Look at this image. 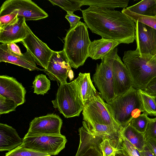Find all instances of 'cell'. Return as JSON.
Here are the masks:
<instances>
[{
  "label": "cell",
  "mask_w": 156,
  "mask_h": 156,
  "mask_svg": "<svg viewBox=\"0 0 156 156\" xmlns=\"http://www.w3.org/2000/svg\"><path fill=\"white\" fill-rule=\"evenodd\" d=\"M81 11L87 27L102 38L126 44L135 40L136 23L122 12L90 6Z\"/></svg>",
  "instance_id": "obj_1"
},
{
  "label": "cell",
  "mask_w": 156,
  "mask_h": 156,
  "mask_svg": "<svg viewBox=\"0 0 156 156\" xmlns=\"http://www.w3.org/2000/svg\"><path fill=\"white\" fill-rule=\"evenodd\" d=\"M122 60L133 87L145 91L148 84L156 77V60L153 56L141 55L136 50L125 51Z\"/></svg>",
  "instance_id": "obj_2"
},
{
  "label": "cell",
  "mask_w": 156,
  "mask_h": 156,
  "mask_svg": "<svg viewBox=\"0 0 156 156\" xmlns=\"http://www.w3.org/2000/svg\"><path fill=\"white\" fill-rule=\"evenodd\" d=\"M85 23L80 21L75 27L69 29L64 38L63 50L71 67L77 69L84 64L89 57L88 49L91 43Z\"/></svg>",
  "instance_id": "obj_3"
},
{
  "label": "cell",
  "mask_w": 156,
  "mask_h": 156,
  "mask_svg": "<svg viewBox=\"0 0 156 156\" xmlns=\"http://www.w3.org/2000/svg\"><path fill=\"white\" fill-rule=\"evenodd\" d=\"M106 104L114 120L122 130L133 118L144 112L138 91L133 87Z\"/></svg>",
  "instance_id": "obj_4"
},
{
  "label": "cell",
  "mask_w": 156,
  "mask_h": 156,
  "mask_svg": "<svg viewBox=\"0 0 156 156\" xmlns=\"http://www.w3.org/2000/svg\"><path fill=\"white\" fill-rule=\"evenodd\" d=\"M51 102L53 107L67 118L79 116L84 107L80 89L74 80L60 84L55 99Z\"/></svg>",
  "instance_id": "obj_5"
},
{
  "label": "cell",
  "mask_w": 156,
  "mask_h": 156,
  "mask_svg": "<svg viewBox=\"0 0 156 156\" xmlns=\"http://www.w3.org/2000/svg\"><path fill=\"white\" fill-rule=\"evenodd\" d=\"M116 47L102 58L101 62L97 64L95 72L93 76V81L99 91L103 99L109 103L116 97L115 93L112 65L117 55Z\"/></svg>",
  "instance_id": "obj_6"
},
{
  "label": "cell",
  "mask_w": 156,
  "mask_h": 156,
  "mask_svg": "<svg viewBox=\"0 0 156 156\" xmlns=\"http://www.w3.org/2000/svg\"><path fill=\"white\" fill-rule=\"evenodd\" d=\"M12 12L18 14L26 21L37 20L47 18L48 14L30 0H7L2 5L0 16Z\"/></svg>",
  "instance_id": "obj_7"
},
{
  "label": "cell",
  "mask_w": 156,
  "mask_h": 156,
  "mask_svg": "<svg viewBox=\"0 0 156 156\" xmlns=\"http://www.w3.org/2000/svg\"><path fill=\"white\" fill-rule=\"evenodd\" d=\"M23 139L21 145L23 147L51 155H58L65 148L67 142L63 135L24 137Z\"/></svg>",
  "instance_id": "obj_8"
},
{
  "label": "cell",
  "mask_w": 156,
  "mask_h": 156,
  "mask_svg": "<svg viewBox=\"0 0 156 156\" xmlns=\"http://www.w3.org/2000/svg\"><path fill=\"white\" fill-rule=\"evenodd\" d=\"M82 114L84 121L112 125L122 131L114 120L99 93L85 105Z\"/></svg>",
  "instance_id": "obj_9"
},
{
  "label": "cell",
  "mask_w": 156,
  "mask_h": 156,
  "mask_svg": "<svg viewBox=\"0 0 156 156\" xmlns=\"http://www.w3.org/2000/svg\"><path fill=\"white\" fill-rule=\"evenodd\" d=\"M62 124L60 117L54 113L35 117L30 122L28 132L24 137L62 136Z\"/></svg>",
  "instance_id": "obj_10"
},
{
  "label": "cell",
  "mask_w": 156,
  "mask_h": 156,
  "mask_svg": "<svg viewBox=\"0 0 156 156\" xmlns=\"http://www.w3.org/2000/svg\"><path fill=\"white\" fill-rule=\"evenodd\" d=\"M43 70L51 80L56 81L60 84L66 83L68 77L70 80L74 77L73 72L63 50L54 51L47 69Z\"/></svg>",
  "instance_id": "obj_11"
},
{
  "label": "cell",
  "mask_w": 156,
  "mask_h": 156,
  "mask_svg": "<svg viewBox=\"0 0 156 156\" xmlns=\"http://www.w3.org/2000/svg\"><path fill=\"white\" fill-rule=\"evenodd\" d=\"M27 34L21 41L30 54L36 63L46 69L53 51L39 39L27 25Z\"/></svg>",
  "instance_id": "obj_12"
},
{
  "label": "cell",
  "mask_w": 156,
  "mask_h": 156,
  "mask_svg": "<svg viewBox=\"0 0 156 156\" xmlns=\"http://www.w3.org/2000/svg\"><path fill=\"white\" fill-rule=\"evenodd\" d=\"M136 23V50L142 56L156 55V30L143 23Z\"/></svg>",
  "instance_id": "obj_13"
},
{
  "label": "cell",
  "mask_w": 156,
  "mask_h": 156,
  "mask_svg": "<svg viewBox=\"0 0 156 156\" xmlns=\"http://www.w3.org/2000/svg\"><path fill=\"white\" fill-rule=\"evenodd\" d=\"M112 71L116 97L121 96L131 89L133 85L128 70L118 54L112 63Z\"/></svg>",
  "instance_id": "obj_14"
},
{
  "label": "cell",
  "mask_w": 156,
  "mask_h": 156,
  "mask_svg": "<svg viewBox=\"0 0 156 156\" xmlns=\"http://www.w3.org/2000/svg\"><path fill=\"white\" fill-rule=\"evenodd\" d=\"M26 91L20 83L12 77L0 76V95L14 101L19 106L25 102Z\"/></svg>",
  "instance_id": "obj_15"
},
{
  "label": "cell",
  "mask_w": 156,
  "mask_h": 156,
  "mask_svg": "<svg viewBox=\"0 0 156 156\" xmlns=\"http://www.w3.org/2000/svg\"><path fill=\"white\" fill-rule=\"evenodd\" d=\"M78 131L80 144L75 156H103L100 146L102 139L90 133L83 126Z\"/></svg>",
  "instance_id": "obj_16"
},
{
  "label": "cell",
  "mask_w": 156,
  "mask_h": 156,
  "mask_svg": "<svg viewBox=\"0 0 156 156\" xmlns=\"http://www.w3.org/2000/svg\"><path fill=\"white\" fill-rule=\"evenodd\" d=\"M25 18L18 17L9 24L0 29V42L2 43L22 41L27 34Z\"/></svg>",
  "instance_id": "obj_17"
},
{
  "label": "cell",
  "mask_w": 156,
  "mask_h": 156,
  "mask_svg": "<svg viewBox=\"0 0 156 156\" xmlns=\"http://www.w3.org/2000/svg\"><path fill=\"white\" fill-rule=\"evenodd\" d=\"M2 62L14 64L30 71L40 70L28 51L22 55L15 54L10 50L8 43H2L0 44V62Z\"/></svg>",
  "instance_id": "obj_18"
},
{
  "label": "cell",
  "mask_w": 156,
  "mask_h": 156,
  "mask_svg": "<svg viewBox=\"0 0 156 156\" xmlns=\"http://www.w3.org/2000/svg\"><path fill=\"white\" fill-rule=\"evenodd\" d=\"M82 123L83 126L87 131L102 139L108 138L115 141L122 140V130L113 126L102 125L93 122L84 120Z\"/></svg>",
  "instance_id": "obj_19"
},
{
  "label": "cell",
  "mask_w": 156,
  "mask_h": 156,
  "mask_svg": "<svg viewBox=\"0 0 156 156\" xmlns=\"http://www.w3.org/2000/svg\"><path fill=\"white\" fill-rule=\"evenodd\" d=\"M23 140L12 127L0 123V151H9L14 149L23 144Z\"/></svg>",
  "instance_id": "obj_20"
},
{
  "label": "cell",
  "mask_w": 156,
  "mask_h": 156,
  "mask_svg": "<svg viewBox=\"0 0 156 156\" xmlns=\"http://www.w3.org/2000/svg\"><path fill=\"white\" fill-rule=\"evenodd\" d=\"M120 43L117 41L101 38L91 42L88 49L89 57L93 59H101L115 49Z\"/></svg>",
  "instance_id": "obj_21"
},
{
  "label": "cell",
  "mask_w": 156,
  "mask_h": 156,
  "mask_svg": "<svg viewBox=\"0 0 156 156\" xmlns=\"http://www.w3.org/2000/svg\"><path fill=\"white\" fill-rule=\"evenodd\" d=\"M74 80L79 88L84 105L98 93L93 84L90 73H80Z\"/></svg>",
  "instance_id": "obj_22"
},
{
  "label": "cell",
  "mask_w": 156,
  "mask_h": 156,
  "mask_svg": "<svg viewBox=\"0 0 156 156\" xmlns=\"http://www.w3.org/2000/svg\"><path fill=\"white\" fill-rule=\"evenodd\" d=\"M122 135L139 151L143 150L146 144L145 133L139 132L129 124L122 130Z\"/></svg>",
  "instance_id": "obj_23"
},
{
  "label": "cell",
  "mask_w": 156,
  "mask_h": 156,
  "mask_svg": "<svg viewBox=\"0 0 156 156\" xmlns=\"http://www.w3.org/2000/svg\"><path fill=\"white\" fill-rule=\"evenodd\" d=\"M126 9L132 12L146 16H156V4L155 0H143Z\"/></svg>",
  "instance_id": "obj_24"
},
{
  "label": "cell",
  "mask_w": 156,
  "mask_h": 156,
  "mask_svg": "<svg viewBox=\"0 0 156 156\" xmlns=\"http://www.w3.org/2000/svg\"><path fill=\"white\" fill-rule=\"evenodd\" d=\"M82 5L105 8L110 10H114L116 8H122L123 9L126 7L129 0H81Z\"/></svg>",
  "instance_id": "obj_25"
},
{
  "label": "cell",
  "mask_w": 156,
  "mask_h": 156,
  "mask_svg": "<svg viewBox=\"0 0 156 156\" xmlns=\"http://www.w3.org/2000/svg\"><path fill=\"white\" fill-rule=\"evenodd\" d=\"M138 91L144 113L156 116V103L154 97L144 90H139Z\"/></svg>",
  "instance_id": "obj_26"
},
{
  "label": "cell",
  "mask_w": 156,
  "mask_h": 156,
  "mask_svg": "<svg viewBox=\"0 0 156 156\" xmlns=\"http://www.w3.org/2000/svg\"><path fill=\"white\" fill-rule=\"evenodd\" d=\"M33 84L34 93L44 95L50 90L51 83L45 75L40 74L35 76Z\"/></svg>",
  "instance_id": "obj_27"
},
{
  "label": "cell",
  "mask_w": 156,
  "mask_h": 156,
  "mask_svg": "<svg viewBox=\"0 0 156 156\" xmlns=\"http://www.w3.org/2000/svg\"><path fill=\"white\" fill-rule=\"evenodd\" d=\"M122 140H114L108 138L102 139L100 146L103 156H109L115 153L122 147Z\"/></svg>",
  "instance_id": "obj_28"
},
{
  "label": "cell",
  "mask_w": 156,
  "mask_h": 156,
  "mask_svg": "<svg viewBox=\"0 0 156 156\" xmlns=\"http://www.w3.org/2000/svg\"><path fill=\"white\" fill-rule=\"evenodd\" d=\"M121 12L135 22L138 21L156 30V16H149L140 15L131 12L126 8L123 9Z\"/></svg>",
  "instance_id": "obj_29"
},
{
  "label": "cell",
  "mask_w": 156,
  "mask_h": 156,
  "mask_svg": "<svg viewBox=\"0 0 156 156\" xmlns=\"http://www.w3.org/2000/svg\"><path fill=\"white\" fill-rule=\"evenodd\" d=\"M48 1L53 5H56L60 7L67 12H73L76 10H82L80 8L82 5L81 0H48Z\"/></svg>",
  "instance_id": "obj_30"
},
{
  "label": "cell",
  "mask_w": 156,
  "mask_h": 156,
  "mask_svg": "<svg viewBox=\"0 0 156 156\" xmlns=\"http://www.w3.org/2000/svg\"><path fill=\"white\" fill-rule=\"evenodd\" d=\"M148 115L143 113L138 117L133 118L129 124L139 132L145 134L150 119Z\"/></svg>",
  "instance_id": "obj_31"
},
{
  "label": "cell",
  "mask_w": 156,
  "mask_h": 156,
  "mask_svg": "<svg viewBox=\"0 0 156 156\" xmlns=\"http://www.w3.org/2000/svg\"><path fill=\"white\" fill-rule=\"evenodd\" d=\"M5 156H51V155L26 148L21 145L8 151Z\"/></svg>",
  "instance_id": "obj_32"
},
{
  "label": "cell",
  "mask_w": 156,
  "mask_h": 156,
  "mask_svg": "<svg viewBox=\"0 0 156 156\" xmlns=\"http://www.w3.org/2000/svg\"><path fill=\"white\" fill-rule=\"evenodd\" d=\"M18 105L13 100L0 95V114L15 111Z\"/></svg>",
  "instance_id": "obj_33"
},
{
  "label": "cell",
  "mask_w": 156,
  "mask_h": 156,
  "mask_svg": "<svg viewBox=\"0 0 156 156\" xmlns=\"http://www.w3.org/2000/svg\"><path fill=\"white\" fill-rule=\"evenodd\" d=\"M122 146V148L126 151L128 156H140L139 151L123 136Z\"/></svg>",
  "instance_id": "obj_34"
},
{
  "label": "cell",
  "mask_w": 156,
  "mask_h": 156,
  "mask_svg": "<svg viewBox=\"0 0 156 156\" xmlns=\"http://www.w3.org/2000/svg\"><path fill=\"white\" fill-rule=\"evenodd\" d=\"M18 17V14L14 12L0 16V29L9 24Z\"/></svg>",
  "instance_id": "obj_35"
},
{
  "label": "cell",
  "mask_w": 156,
  "mask_h": 156,
  "mask_svg": "<svg viewBox=\"0 0 156 156\" xmlns=\"http://www.w3.org/2000/svg\"><path fill=\"white\" fill-rule=\"evenodd\" d=\"M145 135L146 137H151L156 139V117L150 118Z\"/></svg>",
  "instance_id": "obj_36"
},
{
  "label": "cell",
  "mask_w": 156,
  "mask_h": 156,
  "mask_svg": "<svg viewBox=\"0 0 156 156\" xmlns=\"http://www.w3.org/2000/svg\"><path fill=\"white\" fill-rule=\"evenodd\" d=\"M65 18L69 21L70 24L69 29L76 27L79 23L81 17L78 16L73 14V12H68L65 16Z\"/></svg>",
  "instance_id": "obj_37"
},
{
  "label": "cell",
  "mask_w": 156,
  "mask_h": 156,
  "mask_svg": "<svg viewBox=\"0 0 156 156\" xmlns=\"http://www.w3.org/2000/svg\"><path fill=\"white\" fill-rule=\"evenodd\" d=\"M144 91L150 95L156 97V77L148 84Z\"/></svg>",
  "instance_id": "obj_38"
},
{
  "label": "cell",
  "mask_w": 156,
  "mask_h": 156,
  "mask_svg": "<svg viewBox=\"0 0 156 156\" xmlns=\"http://www.w3.org/2000/svg\"><path fill=\"white\" fill-rule=\"evenodd\" d=\"M146 144L156 156V139L151 137H146Z\"/></svg>",
  "instance_id": "obj_39"
},
{
  "label": "cell",
  "mask_w": 156,
  "mask_h": 156,
  "mask_svg": "<svg viewBox=\"0 0 156 156\" xmlns=\"http://www.w3.org/2000/svg\"><path fill=\"white\" fill-rule=\"evenodd\" d=\"M140 156H155L154 153L146 144L143 149L141 151H139Z\"/></svg>",
  "instance_id": "obj_40"
},
{
  "label": "cell",
  "mask_w": 156,
  "mask_h": 156,
  "mask_svg": "<svg viewBox=\"0 0 156 156\" xmlns=\"http://www.w3.org/2000/svg\"><path fill=\"white\" fill-rule=\"evenodd\" d=\"M9 44V46L10 50L13 53L19 55H22L23 54L21 51L20 48L15 43Z\"/></svg>",
  "instance_id": "obj_41"
},
{
  "label": "cell",
  "mask_w": 156,
  "mask_h": 156,
  "mask_svg": "<svg viewBox=\"0 0 156 156\" xmlns=\"http://www.w3.org/2000/svg\"><path fill=\"white\" fill-rule=\"evenodd\" d=\"M115 156H128L125 151L122 147L118 149L115 152Z\"/></svg>",
  "instance_id": "obj_42"
},
{
  "label": "cell",
  "mask_w": 156,
  "mask_h": 156,
  "mask_svg": "<svg viewBox=\"0 0 156 156\" xmlns=\"http://www.w3.org/2000/svg\"><path fill=\"white\" fill-rule=\"evenodd\" d=\"M115 153L112 154L111 155H110L109 156H115Z\"/></svg>",
  "instance_id": "obj_43"
},
{
  "label": "cell",
  "mask_w": 156,
  "mask_h": 156,
  "mask_svg": "<svg viewBox=\"0 0 156 156\" xmlns=\"http://www.w3.org/2000/svg\"><path fill=\"white\" fill-rule=\"evenodd\" d=\"M153 57L156 60V55L155 56H154Z\"/></svg>",
  "instance_id": "obj_44"
},
{
  "label": "cell",
  "mask_w": 156,
  "mask_h": 156,
  "mask_svg": "<svg viewBox=\"0 0 156 156\" xmlns=\"http://www.w3.org/2000/svg\"><path fill=\"white\" fill-rule=\"evenodd\" d=\"M154 100H155V101L156 102V97H154Z\"/></svg>",
  "instance_id": "obj_45"
},
{
  "label": "cell",
  "mask_w": 156,
  "mask_h": 156,
  "mask_svg": "<svg viewBox=\"0 0 156 156\" xmlns=\"http://www.w3.org/2000/svg\"><path fill=\"white\" fill-rule=\"evenodd\" d=\"M155 0V3H156V0Z\"/></svg>",
  "instance_id": "obj_46"
}]
</instances>
